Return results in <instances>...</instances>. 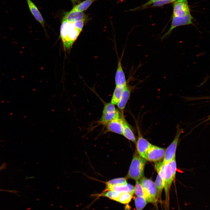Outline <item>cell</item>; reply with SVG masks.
<instances>
[{"instance_id":"cell-1","label":"cell","mask_w":210,"mask_h":210,"mask_svg":"<svg viewBox=\"0 0 210 210\" xmlns=\"http://www.w3.org/2000/svg\"><path fill=\"white\" fill-rule=\"evenodd\" d=\"M81 32L76 27L74 22L62 21L60 36L65 50H70Z\"/></svg>"},{"instance_id":"cell-2","label":"cell","mask_w":210,"mask_h":210,"mask_svg":"<svg viewBox=\"0 0 210 210\" xmlns=\"http://www.w3.org/2000/svg\"><path fill=\"white\" fill-rule=\"evenodd\" d=\"M146 162L145 159L141 156L137 152H135L126 177L135 181H139L143 176Z\"/></svg>"},{"instance_id":"cell-3","label":"cell","mask_w":210,"mask_h":210,"mask_svg":"<svg viewBox=\"0 0 210 210\" xmlns=\"http://www.w3.org/2000/svg\"><path fill=\"white\" fill-rule=\"evenodd\" d=\"M139 183L144 191L146 200L148 202L156 203L159 197L155 183L145 177H142L140 179Z\"/></svg>"},{"instance_id":"cell-4","label":"cell","mask_w":210,"mask_h":210,"mask_svg":"<svg viewBox=\"0 0 210 210\" xmlns=\"http://www.w3.org/2000/svg\"><path fill=\"white\" fill-rule=\"evenodd\" d=\"M159 174L163 181L166 201L168 203L169 199V190L172 183L175 179L169 163L164 164L163 168Z\"/></svg>"},{"instance_id":"cell-5","label":"cell","mask_w":210,"mask_h":210,"mask_svg":"<svg viewBox=\"0 0 210 210\" xmlns=\"http://www.w3.org/2000/svg\"><path fill=\"white\" fill-rule=\"evenodd\" d=\"M183 130L177 126V131L175 137L170 145L166 149L162 162L164 164L169 163L175 158L176 153L178 141Z\"/></svg>"},{"instance_id":"cell-6","label":"cell","mask_w":210,"mask_h":210,"mask_svg":"<svg viewBox=\"0 0 210 210\" xmlns=\"http://www.w3.org/2000/svg\"><path fill=\"white\" fill-rule=\"evenodd\" d=\"M120 112L117 109L114 105L111 102L106 103L104 105L102 114L98 121L101 125H105L109 122L118 116Z\"/></svg>"},{"instance_id":"cell-7","label":"cell","mask_w":210,"mask_h":210,"mask_svg":"<svg viewBox=\"0 0 210 210\" xmlns=\"http://www.w3.org/2000/svg\"><path fill=\"white\" fill-rule=\"evenodd\" d=\"M193 18L190 13L183 17L172 16L171 26L168 30L159 38L162 40L170 35L176 27L186 25L193 24Z\"/></svg>"},{"instance_id":"cell-8","label":"cell","mask_w":210,"mask_h":210,"mask_svg":"<svg viewBox=\"0 0 210 210\" xmlns=\"http://www.w3.org/2000/svg\"><path fill=\"white\" fill-rule=\"evenodd\" d=\"M125 120L123 114L120 112L118 116L115 118L105 125L107 130L122 135Z\"/></svg>"},{"instance_id":"cell-9","label":"cell","mask_w":210,"mask_h":210,"mask_svg":"<svg viewBox=\"0 0 210 210\" xmlns=\"http://www.w3.org/2000/svg\"><path fill=\"white\" fill-rule=\"evenodd\" d=\"M166 149L155 145H151L145 155L144 159L146 160L158 162L163 159Z\"/></svg>"},{"instance_id":"cell-10","label":"cell","mask_w":210,"mask_h":210,"mask_svg":"<svg viewBox=\"0 0 210 210\" xmlns=\"http://www.w3.org/2000/svg\"><path fill=\"white\" fill-rule=\"evenodd\" d=\"M190 13L188 0H176L173 4V16L183 17Z\"/></svg>"},{"instance_id":"cell-11","label":"cell","mask_w":210,"mask_h":210,"mask_svg":"<svg viewBox=\"0 0 210 210\" xmlns=\"http://www.w3.org/2000/svg\"><path fill=\"white\" fill-rule=\"evenodd\" d=\"M136 127L138 136L137 140L136 142L137 152L141 156L144 158L152 144L143 137L138 125Z\"/></svg>"},{"instance_id":"cell-12","label":"cell","mask_w":210,"mask_h":210,"mask_svg":"<svg viewBox=\"0 0 210 210\" xmlns=\"http://www.w3.org/2000/svg\"><path fill=\"white\" fill-rule=\"evenodd\" d=\"M123 52L120 58L118 57V64L115 78L116 86H125L127 85L125 75L121 63Z\"/></svg>"},{"instance_id":"cell-13","label":"cell","mask_w":210,"mask_h":210,"mask_svg":"<svg viewBox=\"0 0 210 210\" xmlns=\"http://www.w3.org/2000/svg\"><path fill=\"white\" fill-rule=\"evenodd\" d=\"M88 19V16L83 12L69 11L65 14L62 21L74 22L80 20L85 21Z\"/></svg>"},{"instance_id":"cell-14","label":"cell","mask_w":210,"mask_h":210,"mask_svg":"<svg viewBox=\"0 0 210 210\" xmlns=\"http://www.w3.org/2000/svg\"><path fill=\"white\" fill-rule=\"evenodd\" d=\"M133 88L132 87L127 85L123 90L121 98L117 105L120 112L123 114Z\"/></svg>"},{"instance_id":"cell-15","label":"cell","mask_w":210,"mask_h":210,"mask_svg":"<svg viewBox=\"0 0 210 210\" xmlns=\"http://www.w3.org/2000/svg\"><path fill=\"white\" fill-rule=\"evenodd\" d=\"M28 8L35 19L41 25L46 33L45 28V21L40 11L34 4L31 0H26Z\"/></svg>"},{"instance_id":"cell-16","label":"cell","mask_w":210,"mask_h":210,"mask_svg":"<svg viewBox=\"0 0 210 210\" xmlns=\"http://www.w3.org/2000/svg\"><path fill=\"white\" fill-rule=\"evenodd\" d=\"M106 186L105 191L112 190L120 193L129 192L133 195L134 193V186L130 184L127 183L126 185L121 186Z\"/></svg>"},{"instance_id":"cell-17","label":"cell","mask_w":210,"mask_h":210,"mask_svg":"<svg viewBox=\"0 0 210 210\" xmlns=\"http://www.w3.org/2000/svg\"><path fill=\"white\" fill-rule=\"evenodd\" d=\"M176 0H149L147 2L142 5L137 7L131 10L134 11L143 9L152 4V7H160L167 4L174 2Z\"/></svg>"},{"instance_id":"cell-18","label":"cell","mask_w":210,"mask_h":210,"mask_svg":"<svg viewBox=\"0 0 210 210\" xmlns=\"http://www.w3.org/2000/svg\"><path fill=\"white\" fill-rule=\"evenodd\" d=\"M125 86H116L111 100V102L112 104L113 105L117 104L121 98Z\"/></svg>"},{"instance_id":"cell-19","label":"cell","mask_w":210,"mask_h":210,"mask_svg":"<svg viewBox=\"0 0 210 210\" xmlns=\"http://www.w3.org/2000/svg\"><path fill=\"white\" fill-rule=\"evenodd\" d=\"M122 135L134 143L136 142V139L134 133L126 120L125 121L124 123V129Z\"/></svg>"},{"instance_id":"cell-20","label":"cell","mask_w":210,"mask_h":210,"mask_svg":"<svg viewBox=\"0 0 210 210\" xmlns=\"http://www.w3.org/2000/svg\"><path fill=\"white\" fill-rule=\"evenodd\" d=\"M97 0H85L75 6L69 12H83L87 9L93 2Z\"/></svg>"},{"instance_id":"cell-21","label":"cell","mask_w":210,"mask_h":210,"mask_svg":"<svg viewBox=\"0 0 210 210\" xmlns=\"http://www.w3.org/2000/svg\"><path fill=\"white\" fill-rule=\"evenodd\" d=\"M133 195L129 192L121 193L117 201L123 204H128L132 198Z\"/></svg>"},{"instance_id":"cell-22","label":"cell","mask_w":210,"mask_h":210,"mask_svg":"<svg viewBox=\"0 0 210 210\" xmlns=\"http://www.w3.org/2000/svg\"><path fill=\"white\" fill-rule=\"evenodd\" d=\"M127 184V179L125 178H119L113 179L106 182V185L121 186Z\"/></svg>"},{"instance_id":"cell-23","label":"cell","mask_w":210,"mask_h":210,"mask_svg":"<svg viewBox=\"0 0 210 210\" xmlns=\"http://www.w3.org/2000/svg\"><path fill=\"white\" fill-rule=\"evenodd\" d=\"M148 202L144 198L137 196L135 199L136 210H142Z\"/></svg>"},{"instance_id":"cell-24","label":"cell","mask_w":210,"mask_h":210,"mask_svg":"<svg viewBox=\"0 0 210 210\" xmlns=\"http://www.w3.org/2000/svg\"><path fill=\"white\" fill-rule=\"evenodd\" d=\"M121 193L113 191L108 190L102 194V196L117 201Z\"/></svg>"},{"instance_id":"cell-25","label":"cell","mask_w":210,"mask_h":210,"mask_svg":"<svg viewBox=\"0 0 210 210\" xmlns=\"http://www.w3.org/2000/svg\"><path fill=\"white\" fill-rule=\"evenodd\" d=\"M155 183L158 190L159 198L160 197L162 191L164 189V184L163 180L158 174L156 177Z\"/></svg>"},{"instance_id":"cell-26","label":"cell","mask_w":210,"mask_h":210,"mask_svg":"<svg viewBox=\"0 0 210 210\" xmlns=\"http://www.w3.org/2000/svg\"><path fill=\"white\" fill-rule=\"evenodd\" d=\"M134 193L137 196L143 197L145 199L144 191L139 181H136L134 187Z\"/></svg>"},{"instance_id":"cell-27","label":"cell","mask_w":210,"mask_h":210,"mask_svg":"<svg viewBox=\"0 0 210 210\" xmlns=\"http://www.w3.org/2000/svg\"><path fill=\"white\" fill-rule=\"evenodd\" d=\"M6 165L7 164L6 163H3L2 165L0 167V171L1 170H3L5 169L6 167Z\"/></svg>"},{"instance_id":"cell-28","label":"cell","mask_w":210,"mask_h":210,"mask_svg":"<svg viewBox=\"0 0 210 210\" xmlns=\"http://www.w3.org/2000/svg\"><path fill=\"white\" fill-rule=\"evenodd\" d=\"M1 190V191H8V192H13V193H14V192H16V191H11V190Z\"/></svg>"},{"instance_id":"cell-29","label":"cell","mask_w":210,"mask_h":210,"mask_svg":"<svg viewBox=\"0 0 210 210\" xmlns=\"http://www.w3.org/2000/svg\"><path fill=\"white\" fill-rule=\"evenodd\" d=\"M72 3L74 4H75L78 1V0H71Z\"/></svg>"}]
</instances>
